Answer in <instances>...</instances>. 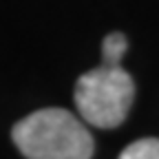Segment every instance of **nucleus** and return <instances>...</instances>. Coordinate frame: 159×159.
<instances>
[{"label":"nucleus","instance_id":"2","mask_svg":"<svg viewBox=\"0 0 159 159\" xmlns=\"http://www.w3.org/2000/svg\"><path fill=\"white\" fill-rule=\"evenodd\" d=\"M135 97V82L122 66H97L80 75L75 84V106L86 124L95 128H117L126 119Z\"/></svg>","mask_w":159,"mask_h":159},{"label":"nucleus","instance_id":"1","mask_svg":"<svg viewBox=\"0 0 159 159\" xmlns=\"http://www.w3.org/2000/svg\"><path fill=\"white\" fill-rule=\"evenodd\" d=\"M11 139L27 159H91L93 137L64 108H42L13 126Z\"/></svg>","mask_w":159,"mask_h":159},{"label":"nucleus","instance_id":"4","mask_svg":"<svg viewBox=\"0 0 159 159\" xmlns=\"http://www.w3.org/2000/svg\"><path fill=\"white\" fill-rule=\"evenodd\" d=\"M119 159H159V139L155 137L137 139L122 150Z\"/></svg>","mask_w":159,"mask_h":159},{"label":"nucleus","instance_id":"3","mask_svg":"<svg viewBox=\"0 0 159 159\" xmlns=\"http://www.w3.org/2000/svg\"><path fill=\"white\" fill-rule=\"evenodd\" d=\"M128 49V40L124 33L113 31L102 40V60H104V66H122V57Z\"/></svg>","mask_w":159,"mask_h":159}]
</instances>
